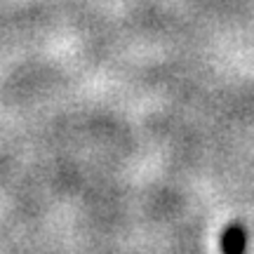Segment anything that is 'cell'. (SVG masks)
I'll return each instance as SVG.
<instances>
[{"label": "cell", "instance_id": "1", "mask_svg": "<svg viewBox=\"0 0 254 254\" xmlns=\"http://www.w3.org/2000/svg\"><path fill=\"white\" fill-rule=\"evenodd\" d=\"M245 228L240 224H231L224 228V236H221V252L224 254H245Z\"/></svg>", "mask_w": 254, "mask_h": 254}]
</instances>
